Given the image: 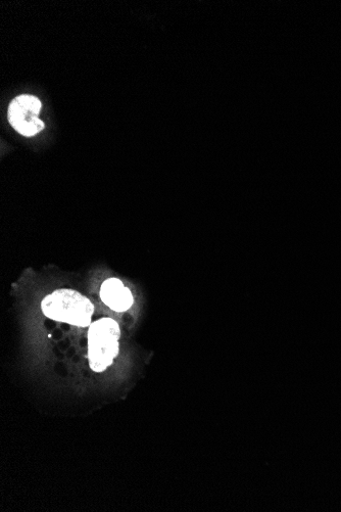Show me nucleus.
<instances>
[{
  "instance_id": "7ed1b4c3",
  "label": "nucleus",
  "mask_w": 341,
  "mask_h": 512,
  "mask_svg": "<svg viewBox=\"0 0 341 512\" xmlns=\"http://www.w3.org/2000/svg\"><path fill=\"white\" fill-rule=\"evenodd\" d=\"M40 111L41 102L36 97L23 95L11 103L8 118L16 131L31 137L44 128V123L38 118Z\"/></svg>"
},
{
  "instance_id": "f03ea898",
  "label": "nucleus",
  "mask_w": 341,
  "mask_h": 512,
  "mask_svg": "<svg viewBox=\"0 0 341 512\" xmlns=\"http://www.w3.org/2000/svg\"><path fill=\"white\" fill-rule=\"evenodd\" d=\"M119 324L112 318H102L90 325L88 358L93 371L102 372L111 366L119 354Z\"/></svg>"
},
{
  "instance_id": "20e7f679",
  "label": "nucleus",
  "mask_w": 341,
  "mask_h": 512,
  "mask_svg": "<svg viewBox=\"0 0 341 512\" xmlns=\"http://www.w3.org/2000/svg\"><path fill=\"white\" fill-rule=\"evenodd\" d=\"M101 298L107 306L117 312L127 311L133 305L130 290L117 278H110L103 284Z\"/></svg>"
},
{
  "instance_id": "f257e3e1",
  "label": "nucleus",
  "mask_w": 341,
  "mask_h": 512,
  "mask_svg": "<svg viewBox=\"0 0 341 512\" xmlns=\"http://www.w3.org/2000/svg\"><path fill=\"white\" fill-rule=\"evenodd\" d=\"M41 308L46 317L80 328L91 325L94 312V306L88 298L76 291L66 289L46 296L41 303Z\"/></svg>"
}]
</instances>
